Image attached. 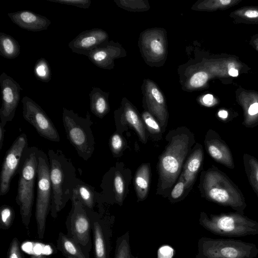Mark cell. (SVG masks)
Returning a JSON list of instances; mask_svg holds the SVG:
<instances>
[{
	"label": "cell",
	"mask_w": 258,
	"mask_h": 258,
	"mask_svg": "<svg viewBox=\"0 0 258 258\" xmlns=\"http://www.w3.org/2000/svg\"><path fill=\"white\" fill-rule=\"evenodd\" d=\"M19 42L12 36L0 32V55L8 59H13L20 54Z\"/></svg>",
	"instance_id": "d4e9b609"
},
{
	"label": "cell",
	"mask_w": 258,
	"mask_h": 258,
	"mask_svg": "<svg viewBox=\"0 0 258 258\" xmlns=\"http://www.w3.org/2000/svg\"><path fill=\"white\" fill-rule=\"evenodd\" d=\"M7 258H25L17 237H14L10 244Z\"/></svg>",
	"instance_id": "e575fe53"
},
{
	"label": "cell",
	"mask_w": 258,
	"mask_h": 258,
	"mask_svg": "<svg viewBox=\"0 0 258 258\" xmlns=\"http://www.w3.org/2000/svg\"><path fill=\"white\" fill-rule=\"evenodd\" d=\"M244 15L249 18H255L258 17V12L253 10H249L245 12Z\"/></svg>",
	"instance_id": "7bdbcfd3"
},
{
	"label": "cell",
	"mask_w": 258,
	"mask_h": 258,
	"mask_svg": "<svg viewBox=\"0 0 258 258\" xmlns=\"http://www.w3.org/2000/svg\"><path fill=\"white\" fill-rule=\"evenodd\" d=\"M145 89L149 110L163 126L166 121L167 112L162 93L156 84L149 80L146 81Z\"/></svg>",
	"instance_id": "e0dca14e"
},
{
	"label": "cell",
	"mask_w": 258,
	"mask_h": 258,
	"mask_svg": "<svg viewBox=\"0 0 258 258\" xmlns=\"http://www.w3.org/2000/svg\"><path fill=\"white\" fill-rule=\"evenodd\" d=\"M150 169L147 164L142 165L138 169L134 179L135 188L139 201L146 198L149 186Z\"/></svg>",
	"instance_id": "cb8c5ba5"
},
{
	"label": "cell",
	"mask_w": 258,
	"mask_h": 258,
	"mask_svg": "<svg viewBox=\"0 0 258 258\" xmlns=\"http://www.w3.org/2000/svg\"><path fill=\"white\" fill-rule=\"evenodd\" d=\"M123 140L118 133H114L110 137L109 145L111 152L114 156L117 155L122 150Z\"/></svg>",
	"instance_id": "836d02e7"
},
{
	"label": "cell",
	"mask_w": 258,
	"mask_h": 258,
	"mask_svg": "<svg viewBox=\"0 0 258 258\" xmlns=\"http://www.w3.org/2000/svg\"><path fill=\"white\" fill-rule=\"evenodd\" d=\"M219 2L221 3V4L223 5H226L230 4L231 3L230 0H220Z\"/></svg>",
	"instance_id": "7dc6e473"
},
{
	"label": "cell",
	"mask_w": 258,
	"mask_h": 258,
	"mask_svg": "<svg viewBox=\"0 0 258 258\" xmlns=\"http://www.w3.org/2000/svg\"><path fill=\"white\" fill-rule=\"evenodd\" d=\"M73 193L88 209L94 210L95 204L97 203L98 192L94 187L79 179Z\"/></svg>",
	"instance_id": "603a6c76"
},
{
	"label": "cell",
	"mask_w": 258,
	"mask_h": 258,
	"mask_svg": "<svg viewBox=\"0 0 258 258\" xmlns=\"http://www.w3.org/2000/svg\"><path fill=\"white\" fill-rule=\"evenodd\" d=\"M205 197L209 201L231 208L244 215L245 198L238 187L223 171L213 167L204 174L202 184Z\"/></svg>",
	"instance_id": "7a4b0ae2"
},
{
	"label": "cell",
	"mask_w": 258,
	"mask_h": 258,
	"mask_svg": "<svg viewBox=\"0 0 258 258\" xmlns=\"http://www.w3.org/2000/svg\"><path fill=\"white\" fill-rule=\"evenodd\" d=\"M208 79L207 73L200 71L194 74L189 79L188 85L192 89L199 88L206 84Z\"/></svg>",
	"instance_id": "1f68e13d"
},
{
	"label": "cell",
	"mask_w": 258,
	"mask_h": 258,
	"mask_svg": "<svg viewBox=\"0 0 258 258\" xmlns=\"http://www.w3.org/2000/svg\"><path fill=\"white\" fill-rule=\"evenodd\" d=\"M28 147L26 135L22 133L15 140L4 158L0 175V195H6L18 171L25 151Z\"/></svg>",
	"instance_id": "8fae6325"
},
{
	"label": "cell",
	"mask_w": 258,
	"mask_h": 258,
	"mask_svg": "<svg viewBox=\"0 0 258 258\" xmlns=\"http://www.w3.org/2000/svg\"><path fill=\"white\" fill-rule=\"evenodd\" d=\"M189 149V139L186 135L174 136L160 158L159 164L161 187H171L180 172Z\"/></svg>",
	"instance_id": "ba28073f"
},
{
	"label": "cell",
	"mask_w": 258,
	"mask_h": 258,
	"mask_svg": "<svg viewBox=\"0 0 258 258\" xmlns=\"http://www.w3.org/2000/svg\"><path fill=\"white\" fill-rule=\"evenodd\" d=\"M108 35L100 28H93L79 33L68 44L72 51L86 55L97 48L104 47L108 43Z\"/></svg>",
	"instance_id": "5bb4252c"
},
{
	"label": "cell",
	"mask_w": 258,
	"mask_h": 258,
	"mask_svg": "<svg viewBox=\"0 0 258 258\" xmlns=\"http://www.w3.org/2000/svg\"><path fill=\"white\" fill-rule=\"evenodd\" d=\"M185 187L186 185L184 179L182 175H181L179 180L171 191V197L172 199L176 200L180 198L182 196Z\"/></svg>",
	"instance_id": "8d00e7d4"
},
{
	"label": "cell",
	"mask_w": 258,
	"mask_h": 258,
	"mask_svg": "<svg viewBox=\"0 0 258 258\" xmlns=\"http://www.w3.org/2000/svg\"><path fill=\"white\" fill-rule=\"evenodd\" d=\"M34 74L36 79L47 83L51 78V71L49 64L43 57L37 60L34 67Z\"/></svg>",
	"instance_id": "f1b7e54d"
},
{
	"label": "cell",
	"mask_w": 258,
	"mask_h": 258,
	"mask_svg": "<svg viewBox=\"0 0 258 258\" xmlns=\"http://www.w3.org/2000/svg\"><path fill=\"white\" fill-rule=\"evenodd\" d=\"M37 147H28L23 156L18 171L19 180L16 202L19 207L22 224L28 230L34 200V185L37 178Z\"/></svg>",
	"instance_id": "3957f363"
},
{
	"label": "cell",
	"mask_w": 258,
	"mask_h": 258,
	"mask_svg": "<svg viewBox=\"0 0 258 258\" xmlns=\"http://www.w3.org/2000/svg\"><path fill=\"white\" fill-rule=\"evenodd\" d=\"M114 258H138L137 256H135L132 254L128 231L117 237Z\"/></svg>",
	"instance_id": "83f0119b"
},
{
	"label": "cell",
	"mask_w": 258,
	"mask_h": 258,
	"mask_svg": "<svg viewBox=\"0 0 258 258\" xmlns=\"http://www.w3.org/2000/svg\"><path fill=\"white\" fill-rule=\"evenodd\" d=\"M200 224L211 233L227 237L258 234V222L237 212L208 215L201 212Z\"/></svg>",
	"instance_id": "277c9868"
},
{
	"label": "cell",
	"mask_w": 258,
	"mask_h": 258,
	"mask_svg": "<svg viewBox=\"0 0 258 258\" xmlns=\"http://www.w3.org/2000/svg\"><path fill=\"white\" fill-rule=\"evenodd\" d=\"M116 4L120 7L122 8H127V9H143L144 8H146L147 6L145 5L143 1H138L135 4L136 1H115Z\"/></svg>",
	"instance_id": "74e56055"
},
{
	"label": "cell",
	"mask_w": 258,
	"mask_h": 258,
	"mask_svg": "<svg viewBox=\"0 0 258 258\" xmlns=\"http://www.w3.org/2000/svg\"><path fill=\"white\" fill-rule=\"evenodd\" d=\"M56 247L66 258H90L89 252L62 232L58 233Z\"/></svg>",
	"instance_id": "ffe728a7"
},
{
	"label": "cell",
	"mask_w": 258,
	"mask_h": 258,
	"mask_svg": "<svg viewBox=\"0 0 258 258\" xmlns=\"http://www.w3.org/2000/svg\"><path fill=\"white\" fill-rule=\"evenodd\" d=\"M120 49L112 41L102 47L92 50L88 55L90 60L97 67L103 69H111L114 65V59L120 55Z\"/></svg>",
	"instance_id": "d6986e66"
},
{
	"label": "cell",
	"mask_w": 258,
	"mask_h": 258,
	"mask_svg": "<svg viewBox=\"0 0 258 258\" xmlns=\"http://www.w3.org/2000/svg\"><path fill=\"white\" fill-rule=\"evenodd\" d=\"M137 132L143 142L146 141L145 130L142 120L135 109L128 103L124 104L121 118Z\"/></svg>",
	"instance_id": "484cf974"
},
{
	"label": "cell",
	"mask_w": 258,
	"mask_h": 258,
	"mask_svg": "<svg viewBox=\"0 0 258 258\" xmlns=\"http://www.w3.org/2000/svg\"><path fill=\"white\" fill-rule=\"evenodd\" d=\"M203 157L202 146L200 145L189 157L181 174L184 179L186 188L189 187L195 180L202 165Z\"/></svg>",
	"instance_id": "7402d4cb"
},
{
	"label": "cell",
	"mask_w": 258,
	"mask_h": 258,
	"mask_svg": "<svg viewBox=\"0 0 258 258\" xmlns=\"http://www.w3.org/2000/svg\"><path fill=\"white\" fill-rule=\"evenodd\" d=\"M142 118L151 133L158 134L161 131L159 123L149 112H144L142 113Z\"/></svg>",
	"instance_id": "d6a6232c"
},
{
	"label": "cell",
	"mask_w": 258,
	"mask_h": 258,
	"mask_svg": "<svg viewBox=\"0 0 258 258\" xmlns=\"http://www.w3.org/2000/svg\"><path fill=\"white\" fill-rule=\"evenodd\" d=\"M218 116L222 118H226L228 116V113L225 110H220L218 112Z\"/></svg>",
	"instance_id": "f6af8a7d"
},
{
	"label": "cell",
	"mask_w": 258,
	"mask_h": 258,
	"mask_svg": "<svg viewBox=\"0 0 258 258\" xmlns=\"http://www.w3.org/2000/svg\"><path fill=\"white\" fill-rule=\"evenodd\" d=\"M228 73L229 75L233 76V77H236L238 75V72L237 70L231 68L229 70Z\"/></svg>",
	"instance_id": "ee69618b"
},
{
	"label": "cell",
	"mask_w": 258,
	"mask_h": 258,
	"mask_svg": "<svg viewBox=\"0 0 258 258\" xmlns=\"http://www.w3.org/2000/svg\"><path fill=\"white\" fill-rule=\"evenodd\" d=\"M157 258H172L174 249L169 245H163L158 250Z\"/></svg>",
	"instance_id": "f35d334b"
},
{
	"label": "cell",
	"mask_w": 258,
	"mask_h": 258,
	"mask_svg": "<svg viewBox=\"0 0 258 258\" xmlns=\"http://www.w3.org/2000/svg\"><path fill=\"white\" fill-rule=\"evenodd\" d=\"M50 179L52 188L50 215L56 218L71 200L80 178L72 161L59 150L49 149Z\"/></svg>",
	"instance_id": "6da1fadb"
},
{
	"label": "cell",
	"mask_w": 258,
	"mask_h": 258,
	"mask_svg": "<svg viewBox=\"0 0 258 258\" xmlns=\"http://www.w3.org/2000/svg\"><path fill=\"white\" fill-rule=\"evenodd\" d=\"M248 114L250 116H254L258 114V103H254L250 105Z\"/></svg>",
	"instance_id": "ab89813d"
},
{
	"label": "cell",
	"mask_w": 258,
	"mask_h": 258,
	"mask_svg": "<svg viewBox=\"0 0 258 258\" xmlns=\"http://www.w3.org/2000/svg\"><path fill=\"white\" fill-rule=\"evenodd\" d=\"M243 160L248 180L258 197V160L251 155L244 154Z\"/></svg>",
	"instance_id": "4316f807"
},
{
	"label": "cell",
	"mask_w": 258,
	"mask_h": 258,
	"mask_svg": "<svg viewBox=\"0 0 258 258\" xmlns=\"http://www.w3.org/2000/svg\"><path fill=\"white\" fill-rule=\"evenodd\" d=\"M93 230V246L95 258H109L114 217L89 209Z\"/></svg>",
	"instance_id": "30bf717a"
},
{
	"label": "cell",
	"mask_w": 258,
	"mask_h": 258,
	"mask_svg": "<svg viewBox=\"0 0 258 258\" xmlns=\"http://www.w3.org/2000/svg\"><path fill=\"white\" fill-rule=\"evenodd\" d=\"M15 218V212L12 207L3 205L0 209V228L8 230L12 226Z\"/></svg>",
	"instance_id": "4dcf8cb0"
},
{
	"label": "cell",
	"mask_w": 258,
	"mask_h": 258,
	"mask_svg": "<svg viewBox=\"0 0 258 258\" xmlns=\"http://www.w3.org/2000/svg\"><path fill=\"white\" fill-rule=\"evenodd\" d=\"M30 258H47V257L43 254H32Z\"/></svg>",
	"instance_id": "bcb514c9"
},
{
	"label": "cell",
	"mask_w": 258,
	"mask_h": 258,
	"mask_svg": "<svg viewBox=\"0 0 258 258\" xmlns=\"http://www.w3.org/2000/svg\"><path fill=\"white\" fill-rule=\"evenodd\" d=\"M23 116L42 137L51 141H60L59 134L53 123L44 110L30 98L25 96L22 99Z\"/></svg>",
	"instance_id": "7c38bea8"
},
{
	"label": "cell",
	"mask_w": 258,
	"mask_h": 258,
	"mask_svg": "<svg viewBox=\"0 0 258 258\" xmlns=\"http://www.w3.org/2000/svg\"><path fill=\"white\" fill-rule=\"evenodd\" d=\"M257 254L258 248L252 243L203 237L199 239L196 258H254Z\"/></svg>",
	"instance_id": "8992f818"
},
{
	"label": "cell",
	"mask_w": 258,
	"mask_h": 258,
	"mask_svg": "<svg viewBox=\"0 0 258 258\" xmlns=\"http://www.w3.org/2000/svg\"><path fill=\"white\" fill-rule=\"evenodd\" d=\"M213 96L211 94H208L203 97L202 102L205 105L211 106L213 103Z\"/></svg>",
	"instance_id": "60d3db41"
},
{
	"label": "cell",
	"mask_w": 258,
	"mask_h": 258,
	"mask_svg": "<svg viewBox=\"0 0 258 258\" xmlns=\"http://www.w3.org/2000/svg\"><path fill=\"white\" fill-rule=\"evenodd\" d=\"M205 146L208 153L215 161L228 168H234L230 148L215 131H209L205 139Z\"/></svg>",
	"instance_id": "9a60e30c"
},
{
	"label": "cell",
	"mask_w": 258,
	"mask_h": 258,
	"mask_svg": "<svg viewBox=\"0 0 258 258\" xmlns=\"http://www.w3.org/2000/svg\"><path fill=\"white\" fill-rule=\"evenodd\" d=\"M142 46L145 56L153 60L162 59L166 54L164 35L158 30L145 32L142 38Z\"/></svg>",
	"instance_id": "ac0fdd59"
},
{
	"label": "cell",
	"mask_w": 258,
	"mask_h": 258,
	"mask_svg": "<svg viewBox=\"0 0 258 258\" xmlns=\"http://www.w3.org/2000/svg\"><path fill=\"white\" fill-rule=\"evenodd\" d=\"M60 4L77 7L82 9H88L91 5L90 0H47Z\"/></svg>",
	"instance_id": "d590c367"
},
{
	"label": "cell",
	"mask_w": 258,
	"mask_h": 258,
	"mask_svg": "<svg viewBox=\"0 0 258 258\" xmlns=\"http://www.w3.org/2000/svg\"><path fill=\"white\" fill-rule=\"evenodd\" d=\"M109 93L98 87H93L89 96L91 111L96 116L101 119L109 112Z\"/></svg>",
	"instance_id": "44dd1931"
},
{
	"label": "cell",
	"mask_w": 258,
	"mask_h": 258,
	"mask_svg": "<svg viewBox=\"0 0 258 258\" xmlns=\"http://www.w3.org/2000/svg\"><path fill=\"white\" fill-rule=\"evenodd\" d=\"M8 16L20 28L34 32L47 29L51 24L46 17L29 10L10 13Z\"/></svg>",
	"instance_id": "2e32d148"
},
{
	"label": "cell",
	"mask_w": 258,
	"mask_h": 258,
	"mask_svg": "<svg viewBox=\"0 0 258 258\" xmlns=\"http://www.w3.org/2000/svg\"><path fill=\"white\" fill-rule=\"evenodd\" d=\"M0 85L2 94L0 123L5 126L15 116L22 88L17 82L4 72L0 76Z\"/></svg>",
	"instance_id": "4fadbf2b"
},
{
	"label": "cell",
	"mask_w": 258,
	"mask_h": 258,
	"mask_svg": "<svg viewBox=\"0 0 258 258\" xmlns=\"http://www.w3.org/2000/svg\"><path fill=\"white\" fill-rule=\"evenodd\" d=\"M112 188L115 201L121 205L124 192V183L119 171L115 170L112 180Z\"/></svg>",
	"instance_id": "f546056e"
},
{
	"label": "cell",
	"mask_w": 258,
	"mask_h": 258,
	"mask_svg": "<svg viewBox=\"0 0 258 258\" xmlns=\"http://www.w3.org/2000/svg\"><path fill=\"white\" fill-rule=\"evenodd\" d=\"M35 219L39 239L44 236L46 218L51 209L52 188L48 155L42 150L38 152L37 195Z\"/></svg>",
	"instance_id": "52a82bcc"
},
{
	"label": "cell",
	"mask_w": 258,
	"mask_h": 258,
	"mask_svg": "<svg viewBox=\"0 0 258 258\" xmlns=\"http://www.w3.org/2000/svg\"><path fill=\"white\" fill-rule=\"evenodd\" d=\"M5 125L0 123V150L2 149L5 138Z\"/></svg>",
	"instance_id": "b9f144b4"
},
{
	"label": "cell",
	"mask_w": 258,
	"mask_h": 258,
	"mask_svg": "<svg viewBox=\"0 0 258 258\" xmlns=\"http://www.w3.org/2000/svg\"><path fill=\"white\" fill-rule=\"evenodd\" d=\"M71 201L72 207L66 221L67 234L89 253L92 247V242L89 210L74 193Z\"/></svg>",
	"instance_id": "9c48e42d"
},
{
	"label": "cell",
	"mask_w": 258,
	"mask_h": 258,
	"mask_svg": "<svg viewBox=\"0 0 258 258\" xmlns=\"http://www.w3.org/2000/svg\"><path fill=\"white\" fill-rule=\"evenodd\" d=\"M62 118L67 139L78 156L87 161L94 151L95 144L90 114L87 111L83 117L72 109L63 108Z\"/></svg>",
	"instance_id": "5b68a950"
}]
</instances>
